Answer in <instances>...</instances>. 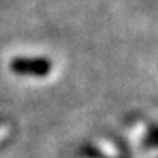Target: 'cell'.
I'll use <instances>...</instances> for the list:
<instances>
[{
  "label": "cell",
  "instance_id": "7a4b0ae2",
  "mask_svg": "<svg viewBox=\"0 0 158 158\" xmlns=\"http://www.w3.org/2000/svg\"><path fill=\"white\" fill-rule=\"evenodd\" d=\"M82 155H84V156H87V158H105L98 148L90 147V145H85V147L82 148Z\"/></svg>",
  "mask_w": 158,
  "mask_h": 158
},
{
  "label": "cell",
  "instance_id": "6da1fadb",
  "mask_svg": "<svg viewBox=\"0 0 158 158\" xmlns=\"http://www.w3.org/2000/svg\"><path fill=\"white\" fill-rule=\"evenodd\" d=\"M10 69L18 76L45 77L52 71V61L45 56H15L10 61Z\"/></svg>",
  "mask_w": 158,
  "mask_h": 158
}]
</instances>
